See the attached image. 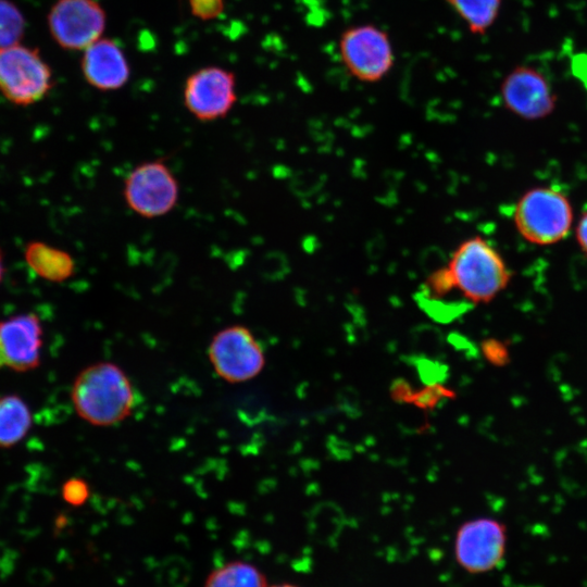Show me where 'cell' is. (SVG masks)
Returning <instances> with one entry per match:
<instances>
[{"instance_id":"obj_1","label":"cell","mask_w":587,"mask_h":587,"mask_svg":"<svg viewBox=\"0 0 587 587\" xmlns=\"http://www.w3.org/2000/svg\"><path fill=\"white\" fill-rule=\"evenodd\" d=\"M71 400L80 419L96 426H109L132 413L136 392L120 366L100 362L85 367L76 376Z\"/></svg>"},{"instance_id":"obj_2","label":"cell","mask_w":587,"mask_h":587,"mask_svg":"<svg viewBox=\"0 0 587 587\" xmlns=\"http://www.w3.org/2000/svg\"><path fill=\"white\" fill-rule=\"evenodd\" d=\"M454 291L474 303H488L504 290L511 272L499 251L484 237L462 240L445 264Z\"/></svg>"},{"instance_id":"obj_3","label":"cell","mask_w":587,"mask_h":587,"mask_svg":"<svg viewBox=\"0 0 587 587\" xmlns=\"http://www.w3.org/2000/svg\"><path fill=\"white\" fill-rule=\"evenodd\" d=\"M573 208L567 197L553 187H535L524 192L513 210L519 234L538 246L563 240L573 224Z\"/></svg>"},{"instance_id":"obj_4","label":"cell","mask_w":587,"mask_h":587,"mask_svg":"<svg viewBox=\"0 0 587 587\" xmlns=\"http://www.w3.org/2000/svg\"><path fill=\"white\" fill-rule=\"evenodd\" d=\"M53 84L52 70L38 49L21 42L0 50V92L12 104H35Z\"/></svg>"},{"instance_id":"obj_5","label":"cell","mask_w":587,"mask_h":587,"mask_svg":"<svg viewBox=\"0 0 587 587\" xmlns=\"http://www.w3.org/2000/svg\"><path fill=\"white\" fill-rule=\"evenodd\" d=\"M127 208L143 218H158L172 212L179 201V183L162 160L136 165L123 183Z\"/></svg>"},{"instance_id":"obj_6","label":"cell","mask_w":587,"mask_h":587,"mask_svg":"<svg viewBox=\"0 0 587 587\" xmlns=\"http://www.w3.org/2000/svg\"><path fill=\"white\" fill-rule=\"evenodd\" d=\"M508 547L505 525L488 516L462 523L455 533L453 555L464 572L478 575L497 570L504 561Z\"/></svg>"},{"instance_id":"obj_7","label":"cell","mask_w":587,"mask_h":587,"mask_svg":"<svg viewBox=\"0 0 587 587\" xmlns=\"http://www.w3.org/2000/svg\"><path fill=\"white\" fill-rule=\"evenodd\" d=\"M339 52L347 71L365 83L384 78L395 60L388 35L371 24L346 29L339 40Z\"/></svg>"},{"instance_id":"obj_8","label":"cell","mask_w":587,"mask_h":587,"mask_svg":"<svg viewBox=\"0 0 587 587\" xmlns=\"http://www.w3.org/2000/svg\"><path fill=\"white\" fill-rule=\"evenodd\" d=\"M215 373L229 383L252 379L264 367V351L251 330L232 325L217 332L209 346Z\"/></svg>"},{"instance_id":"obj_9","label":"cell","mask_w":587,"mask_h":587,"mask_svg":"<svg viewBox=\"0 0 587 587\" xmlns=\"http://www.w3.org/2000/svg\"><path fill=\"white\" fill-rule=\"evenodd\" d=\"M105 12L93 0H57L47 22L52 39L66 50H85L101 38Z\"/></svg>"},{"instance_id":"obj_10","label":"cell","mask_w":587,"mask_h":587,"mask_svg":"<svg viewBox=\"0 0 587 587\" xmlns=\"http://www.w3.org/2000/svg\"><path fill=\"white\" fill-rule=\"evenodd\" d=\"M500 98L509 112L526 121L549 116L558 102L548 77L529 64H519L503 77Z\"/></svg>"},{"instance_id":"obj_11","label":"cell","mask_w":587,"mask_h":587,"mask_svg":"<svg viewBox=\"0 0 587 587\" xmlns=\"http://www.w3.org/2000/svg\"><path fill=\"white\" fill-rule=\"evenodd\" d=\"M183 99L188 112L198 121L223 118L237 101L235 75L216 66L200 68L186 79Z\"/></svg>"},{"instance_id":"obj_12","label":"cell","mask_w":587,"mask_h":587,"mask_svg":"<svg viewBox=\"0 0 587 587\" xmlns=\"http://www.w3.org/2000/svg\"><path fill=\"white\" fill-rule=\"evenodd\" d=\"M43 328L33 312L0 320V351L5 366L25 373L40 365Z\"/></svg>"},{"instance_id":"obj_13","label":"cell","mask_w":587,"mask_h":587,"mask_svg":"<svg viewBox=\"0 0 587 587\" xmlns=\"http://www.w3.org/2000/svg\"><path fill=\"white\" fill-rule=\"evenodd\" d=\"M82 72L86 82L101 91L122 88L129 78V66L120 46L100 38L84 50Z\"/></svg>"},{"instance_id":"obj_14","label":"cell","mask_w":587,"mask_h":587,"mask_svg":"<svg viewBox=\"0 0 587 587\" xmlns=\"http://www.w3.org/2000/svg\"><path fill=\"white\" fill-rule=\"evenodd\" d=\"M24 258L39 277L51 283H63L75 272V261L67 251L43 241L28 242L24 249Z\"/></svg>"},{"instance_id":"obj_15","label":"cell","mask_w":587,"mask_h":587,"mask_svg":"<svg viewBox=\"0 0 587 587\" xmlns=\"http://www.w3.org/2000/svg\"><path fill=\"white\" fill-rule=\"evenodd\" d=\"M33 414L27 402L18 395L0 396V448L20 444L29 433Z\"/></svg>"},{"instance_id":"obj_16","label":"cell","mask_w":587,"mask_h":587,"mask_svg":"<svg viewBox=\"0 0 587 587\" xmlns=\"http://www.w3.org/2000/svg\"><path fill=\"white\" fill-rule=\"evenodd\" d=\"M265 574L254 564L243 560L228 561L213 569L203 587H268Z\"/></svg>"},{"instance_id":"obj_17","label":"cell","mask_w":587,"mask_h":587,"mask_svg":"<svg viewBox=\"0 0 587 587\" xmlns=\"http://www.w3.org/2000/svg\"><path fill=\"white\" fill-rule=\"evenodd\" d=\"M474 35H484L499 16L502 0H446Z\"/></svg>"},{"instance_id":"obj_18","label":"cell","mask_w":587,"mask_h":587,"mask_svg":"<svg viewBox=\"0 0 587 587\" xmlns=\"http://www.w3.org/2000/svg\"><path fill=\"white\" fill-rule=\"evenodd\" d=\"M26 18L12 0H0V50L22 42Z\"/></svg>"},{"instance_id":"obj_19","label":"cell","mask_w":587,"mask_h":587,"mask_svg":"<svg viewBox=\"0 0 587 587\" xmlns=\"http://www.w3.org/2000/svg\"><path fill=\"white\" fill-rule=\"evenodd\" d=\"M425 287L430 296L441 299L454 291V286L446 265L430 272L426 277Z\"/></svg>"},{"instance_id":"obj_20","label":"cell","mask_w":587,"mask_h":587,"mask_svg":"<svg viewBox=\"0 0 587 587\" xmlns=\"http://www.w3.org/2000/svg\"><path fill=\"white\" fill-rule=\"evenodd\" d=\"M61 494L67 504L79 507L88 499L89 487L84 479L73 477L63 484Z\"/></svg>"},{"instance_id":"obj_21","label":"cell","mask_w":587,"mask_h":587,"mask_svg":"<svg viewBox=\"0 0 587 587\" xmlns=\"http://www.w3.org/2000/svg\"><path fill=\"white\" fill-rule=\"evenodd\" d=\"M191 13L200 20H212L221 15L224 0H188Z\"/></svg>"},{"instance_id":"obj_22","label":"cell","mask_w":587,"mask_h":587,"mask_svg":"<svg viewBox=\"0 0 587 587\" xmlns=\"http://www.w3.org/2000/svg\"><path fill=\"white\" fill-rule=\"evenodd\" d=\"M483 351L486 357L494 363H501L502 359L507 357V350L502 347L501 342L490 339L483 344Z\"/></svg>"},{"instance_id":"obj_23","label":"cell","mask_w":587,"mask_h":587,"mask_svg":"<svg viewBox=\"0 0 587 587\" xmlns=\"http://www.w3.org/2000/svg\"><path fill=\"white\" fill-rule=\"evenodd\" d=\"M575 236L580 250L587 255V212L582 214Z\"/></svg>"},{"instance_id":"obj_24","label":"cell","mask_w":587,"mask_h":587,"mask_svg":"<svg viewBox=\"0 0 587 587\" xmlns=\"http://www.w3.org/2000/svg\"><path fill=\"white\" fill-rule=\"evenodd\" d=\"M4 271H5V268H4V263H3V253H2V251L0 249V283L3 279Z\"/></svg>"},{"instance_id":"obj_25","label":"cell","mask_w":587,"mask_h":587,"mask_svg":"<svg viewBox=\"0 0 587 587\" xmlns=\"http://www.w3.org/2000/svg\"><path fill=\"white\" fill-rule=\"evenodd\" d=\"M268 587H299V586L295 584H290V583H279V584H275Z\"/></svg>"},{"instance_id":"obj_26","label":"cell","mask_w":587,"mask_h":587,"mask_svg":"<svg viewBox=\"0 0 587 587\" xmlns=\"http://www.w3.org/2000/svg\"><path fill=\"white\" fill-rule=\"evenodd\" d=\"M3 366H5V361H4V358L0 351V369H2Z\"/></svg>"},{"instance_id":"obj_27","label":"cell","mask_w":587,"mask_h":587,"mask_svg":"<svg viewBox=\"0 0 587 587\" xmlns=\"http://www.w3.org/2000/svg\"><path fill=\"white\" fill-rule=\"evenodd\" d=\"M583 587H587V577H586V579L584 580Z\"/></svg>"}]
</instances>
